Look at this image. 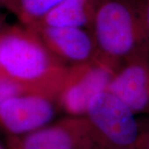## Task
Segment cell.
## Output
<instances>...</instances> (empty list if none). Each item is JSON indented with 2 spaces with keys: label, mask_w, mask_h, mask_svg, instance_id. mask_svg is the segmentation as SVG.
<instances>
[{
  "label": "cell",
  "mask_w": 149,
  "mask_h": 149,
  "mask_svg": "<svg viewBox=\"0 0 149 149\" xmlns=\"http://www.w3.org/2000/svg\"><path fill=\"white\" fill-rule=\"evenodd\" d=\"M68 68L31 28L8 25L0 34V71L24 92L56 98Z\"/></svg>",
  "instance_id": "1"
},
{
  "label": "cell",
  "mask_w": 149,
  "mask_h": 149,
  "mask_svg": "<svg viewBox=\"0 0 149 149\" xmlns=\"http://www.w3.org/2000/svg\"><path fill=\"white\" fill-rule=\"evenodd\" d=\"M89 31L98 59L116 71L129 61L149 53L136 0H100Z\"/></svg>",
  "instance_id": "2"
},
{
  "label": "cell",
  "mask_w": 149,
  "mask_h": 149,
  "mask_svg": "<svg viewBox=\"0 0 149 149\" xmlns=\"http://www.w3.org/2000/svg\"><path fill=\"white\" fill-rule=\"evenodd\" d=\"M137 116L106 90L91 100L84 117L99 149H139L141 122Z\"/></svg>",
  "instance_id": "3"
},
{
  "label": "cell",
  "mask_w": 149,
  "mask_h": 149,
  "mask_svg": "<svg viewBox=\"0 0 149 149\" xmlns=\"http://www.w3.org/2000/svg\"><path fill=\"white\" fill-rule=\"evenodd\" d=\"M115 72L100 59L69 67L56 95L60 113L65 116H85L91 100L108 90Z\"/></svg>",
  "instance_id": "4"
},
{
  "label": "cell",
  "mask_w": 149,
  "mask_h": 149,
  "mask_svg": "<svg viewBox=\"0 0 149 149\" xmlns=\"http://www.w3.org/2000/svg\"><path fill=\"white\" fill-rule=\"evenodd\" d=\"M8 149H99L84 116H65L32 133L8 137Z\"/></svg>",
  "instance_id": "5"
},
{
  "label": "cell",
  "mask_w": 149,
  "mask_h": 149,
  "mask_svg": "<svg viewBox=\"0 0 149 149\" xmlns=\"http://www.w3.org/2000/svg\"><path fill=\"white\" fill-rule=\"evenodd\" d=\"M58 113L56 97L24 92L3 103L0 109V127L8 137L22 136L52 123Z\"/></svg>",
  "instance_id": "6"
},
{
  "label": "cell",
  "mask_w": 149,
  "mask_h": 149,
  "mask_svg": "<svg viewBox=\"0 0 149 149\" xmlns=\"http://www.w3.org/2000/svg\"><path fill=\"white\" fill-rule=\"evenodd\" d=\"M49 51L59 61L72 67L98 59V52L91 32L78 27L32 26Z\"/></svg>",
  "instance_id": "7"
},
{
  "label": "cell",
  "mask_w": 149,
  "mask_h": 149,
  "mask_svg": "<svg viewBox=\"0 0 149 149\" xmlns=\"http://www.w3.org/2000/svg\"><path fill=\"white\" fill-rule=\"evenodd\" d=\"M108 91L122 100L138 116H149V53L123 65Z\"/></svg>",
  "instance_id": "8"
},
{
  "label": "cell",
  "mask_w": 149,
  "mask_h": 149,
  "mask_svg": "<svg viewBox=\"0 0 149 149\" xmlns=\"http://www.w3.org/2000/svg\"><path fill=\"white\" fill-rule=\"evenodd\" d=\"M100 2V0H63L30 27H78L89 30Z\"/></svg>",
  "instance_id": "9"
},
{
  "label": "cell",
  "mask_w": 149,
  "mask_h": 149,
  "mask_svg": "<svg viewBox=\"0 0 149 149\" xmlns=\"http://www.w3.org/2000/svg\"><path fill=\"white\" fill-rule=\"evenodd\" d=\"M63 0H13L10 12L20 24L30 27L40 21L47 13Z\"/></svg>",
  "instance_id": "10"
},
{
  "label": "cell",
  "mask_w": 149,
  "mask_h": 149,
  "mask_svg": "<svg viewBox=\"0 0 149 149\" xmlns=\"http://www.w3.org/2000/svg\"><path fill=\"white\" fill-rule=\"evenodd\" d=\"M21 93H24V91L15 82L0 71V109L8 99Z\"/></svg>",
  "instance_id": "11"
},
{
  "label": "cell",
  "mask_w": 149,
  "mask_h": 149,
  "mask_svg": "<svg viewBox=\"0 0 149 149\" xmlns=\"http://www.w3.org/2000/svg\"><path fill=\"white\" fill-rule=\"evenodd\" d=\"M144 34L149 45V0H136Z\"/></svg>",
  "instance_id": "12"
},
{
  "label": "cell",
  "mask_w": 149,
  "mask_h": 149,
  "mask_svg": "<svg viewBox=\"0 0 149 149\" xmlns=\"http://www.w3.org/2000/svg\"><path fill=\"white\" fill-rule=\"evenodd\" d=\"M139 149H149V116L141 123V133L139 140Z\"/></svg>",
  "instance_id": "13"
},
{
  "label": "cell",
  "mask_w": 149,
  "mask_h": 149,
  "mask_svg": "<svg viewBox=\"0 0 149 149\" xmlns=\"http://www.w3.org/2000/svg\"><path fill=\"white\" fill-rule=\"evenodd\" d=\"M12 3H13V0H0V10L2 8L10 10Z\"/></svg>",
  "instance_id": "14"
},
{
  "label": "cell",
  "mask_w": 149,
  "mask_h": 149,
  "mask_svg": "<svg viewBox=\"0 0 149 149\" xmlns=\"http://www.w3.org/2000/svg\"><path fill=\"white\" fill-rule=\"evenodd\" d=\"M8 26V24L5 22V18L4 16L0 12V34L4 30V28Z\"/></svg>",
  "instance_id": "15"
},
{
  "label": "cell",
  "mask_w": 149,
  "mask_h": 149,
  "mask_svg": "<svg viewBox=\"0 0 149 149\" xmlns=\"http://www.w3.org/2000/svg\"><path fill=\"white\" fill-rule=\"evenodd\" d=\"M0 149H4V148H3V147H2V146L0 145Z\"/></svg>",
  "instance_id": "16"
}]
</instances>
